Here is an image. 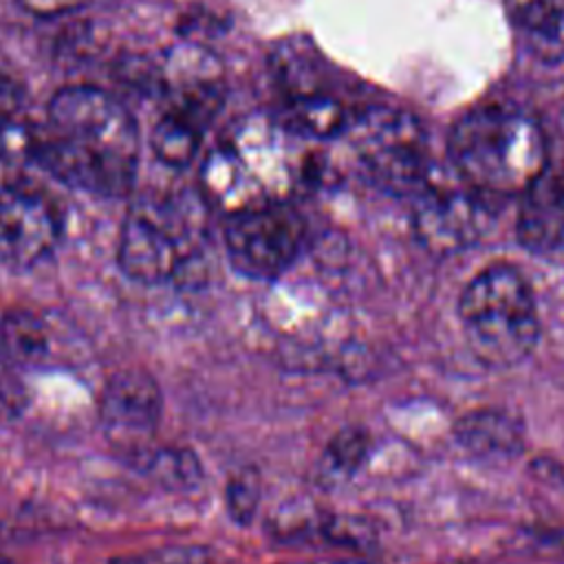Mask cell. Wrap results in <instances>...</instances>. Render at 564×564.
Instances as JSON below:
<instances>
[{"label": "cell", "mask_w": 564, "mask_h": 564, "mask_svg": "<svg viewBox=\"0 0 564 564\" xmlns=\"http://www.w3.org/2000/svg\"><path fill=\"white\" fill-rule=\"evenodd\" d=\"M33 161L57 181L99 196L130 192L139 161L134 117L95 86H66L46 106Z\"/></svg>", "instance_id": "6da1fadb"}, {"label": "cell", "mask_w": 564, "mask_h": 564, "mask_svg": "<svg viewBox=\"0 0 564 564\" xmlns=\"http://www.w3.org/2000/svg\"><path fill=\"white\" fill-rule=\"evenodd\" d=\"M549 154L542 123L507 104L463 112L447 137L452 170L489 198L522 196L544 170Z\"/></svg>", "instance_id": "7a4b0ae2"}, {"label": "cell", "mask_w": 564, "mask_h": 564, "mask_svg": "<svg viewBox=\"0 0 564 564\" xmlns=\"http://www.w3.org/2000/svg\"><path fill=\"white\" fill-rule=\"evenodd\" d=\"M458 317L467 348L487 368L522 364L540 337L538 306L522 271L496 262L478 271L460 291Z\"/></svg>", "instance_id": "3957f363"}, {"label": "cell", "mask_w": 564, "mask_h": 564, "mask_svg": "<svg viewBox=\"0 0 564 564\" xmlns=\"http://www.w3.org/2000/svg\"><path fill=\"white\" fill-rule=\"evenodd\" d=\"M200 223L185 196H141L119 231L121 271L143 284L183 278L198 256Z\"/></svg>", "instance_id": "277c9868"}, {"label": "cell", "mask_w": 564, "mask_h": 564, "mask_svg": "<svg viewBox=\"0 0 564 564\" xmlns=\"http://www.w3.org/2000/svg\"><path fill=\"white\" fill-rule=\"evenodd\" d=\"M352 150L364 172L392 194L414 196L438 170L421 121L408 110L377 106L352 117Z\"/></svg>", "instance_id": "5b68a950"}, {"label": "cell", "mask_w": 564, "mask_h": 564, "mask_svg": "<svg viewBox=\"0 0 564 564\" xmlns=\"http://www.w3.org/2000/svg\"><path fill=\"white\" fill-rule=\"evenodd\" d=\"M304 238V218L282 200L231 212L225 223L229 264L251 280L280 278L297 260Z\"/></svg>", "instance_id": "8992f818"}, {"label": "cell", "mask_w": 564, "mask_h": 564, "mask_svg": "<svg viewBox=\"0 0 564 564\" xmlns=\"http://www.w3.org/2000/svg\"><path fill=\"white\" fill-rule=\"evenodd\" d=\"M454 172V170H452ZM494 198L436 170L412 196V223L419 240L434 253H454L476 245L494 223Z\"/></svg>", "instance_id": "52a82bcc"}, {"label": "cell", "mask_w": 564, "mask_h": 564, "mask_svg": "<svg viewBox=\"0 0 564 564\" xmlns=\"http://www.w3.org/2000/svg\"><path fill=\"white\" fill-rule=\"evenodd\" d=\"M161 412V388L156 379L141 368L115 372L97 403V419L106 441L132 465L154 447Z\"/></svg>", "instance_id": "ba28073f"}, {"label": "cell", "mask_w": 564, "mask_h": 564, "mask_svg": "<svg viewBox=\"0 0 564 564\" xmlns=\"http://www.w3.org/2000/svg\"><path fill=\"white\" fill-rule=\"evenodd\" d=\"M59 205L40 187L11 181L0 187V260L15 269L44 262L62 240Z\"/></svg>", "instance_id": "9c48e42d"}, {"label": "cell", "mask_w": 564, "mask_h": 564, "mask_svg": "<svg viewBox=\"0 0 564 564\" xmlns=\"http://www.w3.org/2000/svg\"><path fill=\"white\" fill-rule=\"evenodd\" d=\"M167 110L207 128L223 104V66L200 44L185 42L170 51L163 68Z\"/></svg>", "instance_id": "30bf717a"}, {"label": "cell", "mask_w": 564, "mask_h": 564, "mask_svg": "<svg viewBox=\"0 0 564 564\" xmlns=\"http://www.w3.org/2000/svg\"><path fill=\"white\" fill-rule=\"evenodd\" d=\"M518 240L535 253H549L564 245V154H549L540 176L522 192Z\"/></svg>", "instance_id": "8fae6325"}, {"label": "cell", "mask_w": 564, "mask_h": 564, "mask_svg": "<svg viewBox=\"0 0 564 564\" xmlns=\"http://www.w3.org/2000/svg\"><path fill=\"white\" fill-rule=\"evenodd\" d=\"M520 44L540 62H564V0H505Z\"/></svg>", "instance_id": "7c38bea8"}, {"label": "cell", "mask_w": 564, "mask_h": 564, "mask_svg": "<svg viewBox=\"0 0 564 564\" xmlns=\"http://www.w3.org/2000/svg\"><path fill=\"white\" fill-rule=\"evenodd\" d=\"M200 183L203 194L216 205L229 209V214L269 200L267 192L227 141L214 145L203 159Z\"/></svg>", "instance_id": "4fadbf2b"}, {"label": "cell", "mask_w": 564, "mask_h": 564, "mask_svg": "<svg viewBox=\"0 0 564 564\" xmlns=\"http://www.w3.org/2000/svg\"><path fill=\"white\" fill-rule=\"evenodd\" d=\"M352 123V115L335 95L308 90L286 95L282 99V128L306 139H333L344 134Z\"/></svg>", "instance_id": "5bb4252c"}, {"label": "cell", "mask_w": 564, "mask_h": 564, "mask_svg": "<svg viewBox=\"0 0 564 564\" xmlns=\"http://www.w3.org/2000/svg\"><path fill=\"white\" fill-rule=\"evenodd\" d=\"M51 355L46 322L26 308L7 311L0 319V359L15 370L42 368Z\"/></svg>", "instance_id": "9a60e30c"}, {"label": "cell", "mask_w": 564, "mask_h": 564, "mask_svg": "<svg viewBox=\"0 0 564 564\" xmlns=\"http://www.w3.org/2000/svg\"><path fill=\"white\" fill-rule=\"evenodd\" d=\"M456 441L478 456H511L522 447V425L502 410H476L458 419Z\"/></svg>", "instance_id": "2e32d148"}, {"label": "cell", "mask_w": 564, "mask_h": 564, "mask_svg": "<svg viewBox=\"0 0 564 564\" xmlns=\"http://www.w3.org/2000/svg\"><path fill=\"white\" fill-rule=\"evenodd\" d=\"M203 134V126L165 108L152 128L150 145L161 163L181 170L198 154Z\"/></svg>", "instance_id": "e0dca14e"}, {"label": "cell", "mask_w": 564, "mask_h": 564, "mask_svg": "<svg viewBox=\"0 0 564 564\" xmlns=\"http://www.w3.org/2000/svg\"><path fill=\"white\" fill-rule=\"evenodd\" d=\"M152 482L170 491L194 489L203 480V465L192 449L185 447H152L134 463Z\"/></svg>", "instance_id": "ac0fdd59"}, {"label": "cell", "mask_w": 564, "mask_h": 564, "mask_svg": "<svg viewBox=\"0 0 564 564\" xmlns=\"http://www.w3.org/2000/svg\"><path fill=\"white\" fill-rule=\"evenodd\" d=\"M370 449V438L359 427L339 430L324 449L322 469L335 478H346L366 460Z\"/></svg>", "instance_id": "d6986e66"}, {"label": "cell", "mask_w": 564, "mask_h": 564, "mask_svg": "<svg viewBox=\"0 0 564 564\" xmlns=\"http://www.w3.org/2000/svg\"><path fill=\"white\" fill-rule=\"evenodd\" d=\"M225 500H227V511L231 520L238 524H247L253 518L260 500L258 474L251 469H242L240 474H236L227 482Z\"/></svg>", "instance_id": "ffe728a7"}, {"label": "cell", "mask_w": 564, "mask_h": 564, "mask_svg": "<svg viewBox=\"0 0 564 564\" xmlns=\"http://www.w3.org/2000/svg\"><path fill=\"white\" fill-rule=\"evenodd\" d=\"M110 564H212V553L198 544H170L141 555L115 557Z\"/></svg>", "instance_id": "44dd1931"}, {"label": "cell", "mask_w": 564, "mask_h": 564, "mask_svg": "<svg viewBox=\"0 0 564 564\" xmlns=\"http://www.w3.org/2000/svg\"><path fill=\"white\" fill-rule=\"evenodd\" d=\"M26 405V388L18 370L0 359V421L15 419Z\"/></svg>", "instance_id": "7402d4cb"}, {"label": "cell", "mask_w": 564, "mask_h": 564, "mask_svg": "<svg viewBox=\"0 0 564 564\" xmlns=\"http://www.w3.org/2000/svg\"><path fill=\"white\" fill-rule=\"evenodd\" d=\"M18 2L26 11H31L35 15H44V18L62 15V13H68L84 4V0H18Z\"/></svg>", "instance_id": "603a6c76"}]
</instances>
